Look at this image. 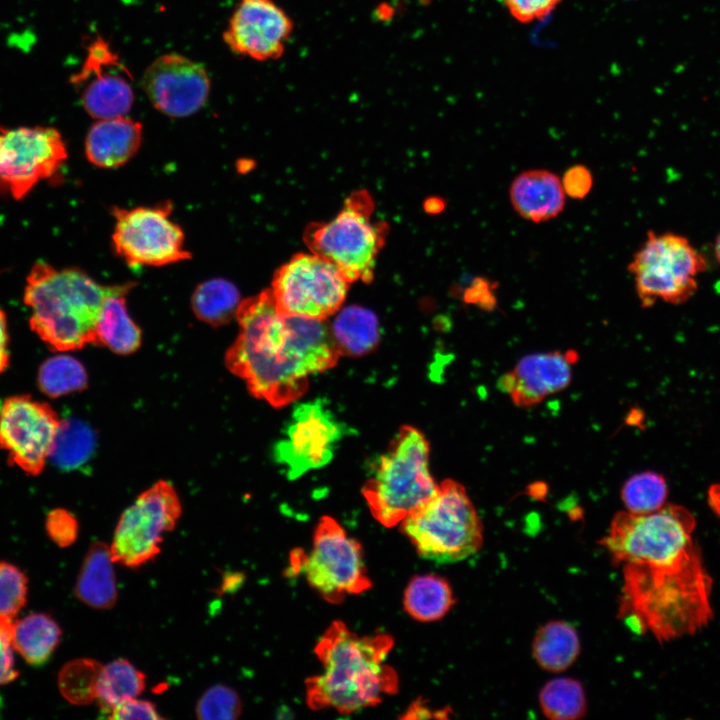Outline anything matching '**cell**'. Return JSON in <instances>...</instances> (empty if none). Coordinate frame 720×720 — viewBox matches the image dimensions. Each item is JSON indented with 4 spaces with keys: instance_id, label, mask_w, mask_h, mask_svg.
<instances>
[{
    "instance_id": "obj_22",
    "label": "cell",
    "mask_w": 720,
    "mask_h": 720,
    "mask_svg": "<svg viewBox=\"0 0 720 720\" xmlns=\"http://www.w3.org/2000/svg\"><path fill=\"white\" fill-rule=\"evenodd\" d=\"M142 124L127 116L97 120L85 139V154L99 168H117L137 153L142 142Z\"/></svg>"
},
{
    "instance_id": "obj_10",
    "label": "cell",
    "mask_w": 720,
    "mask_h": 720,
    "mask_svg": "<svg viewBox=\"0 0 720 720\" xmlns=\"http://www.w3.org/2000/svg\"><path fill=\"white\" fill-rule=\"evenodd\" d=\"M290 570L303 574L314 590L334 604L372 586L360 543L329 516L319 520L309 553L290 554Z\"/></svg>"
},
{
    "instance_id": "obj_6",
    "label": "cell",
    "mask_w": 720,
    "mask_h": 720,
    "mask_svg": "<svg viewBox=\"0 0 720 720\" xmlns=\"http://www.w3.org/2000/svg\"><path fill=\"white\" fill-rule=\"evenodd\" d=\"M695 526L692 513L680 505H664L647 514L618 512L601 545L617 565H677L699 553Z\"/></svg>"
},
{
    "instance_id": "obj_31",
    "label": "cell",
    "mask_w": 720,
    "mask_h": 720,
    "mask_svg": "<svg viewBox=\"0 0 720 720\" xmlns=\"http://www.w3.org/2000/svg\"><path fill=\"white\" fill-rule=\"evenodd\" d=\"M103 665L92 658L73 659L60 669L57 683L61 695L73 705H89L97 698Z\"/></svg>"
},
{
    "instance_id": "obj_14",
    "label": "cell",
    "mask_w": 720,
    "mask_h": 720,
    "mask_svg": "<svg viewBox=\"0 0 720 720\" xmlns=\"http://www.w3.org/2000/svg\"><path fill=\"white\" fill-rule=\"evenodd\" d=\"M67 157L63 137L53 127L0 128V192L25 198L56 174Z\"/></svg>"
},
{
    "instance_id": "obj_5",
    "label": "cell",
    "mask_w": 720,
    "mask_h": 720,
    "mask_svg": "<svg viewBox=\"0 0 720 720\" xmlns=\"http://www.w3.org/2000/svg\"><path fill=\"white\" fill-rule=\"evenodd\" d=\"M429 471V443L415 427L402 426L362 489L373 517L399 525L437 491Z\"/></svg>"
},
{
    "instance_id": "obj_16",
    "label": "cell",
    "mask_w": 720,
    "mask_h": 720,
    "mask_svg": "<svg viewBox=\"0 0 720 720\" xmlns=\"http://www.w3.org/2000/svg\"><path fill=\"white\" fill-rule=\"evenodd\" d=\"M60 425L49 404L27 395L9 397L0 403V450L10 464L38 475L51 455Z\"/></svg>"
},
{
    "instance_id": "obj_29",
    "label": "cell",
    "mask_w": 720,
    "mask_h": 720,
    "mask_svg": "<svg viewBox=\"0 0 720 720\" xmlns=\"http://www.w3.org/2000/svg\"><path fill=\"white\" fill-rule=\"evenodd\" d=\"M145 686V674L129 660L118 658L103 666L96 701L108 716L120 703L139 697Z\"/></svg>"
},
{
    "instance_id": "obj_44",
    "label": "cell",
    "mask_w": 720,
    "mask_h": 720,
    "mask_svg": "<svg viewBox=\"0 0 720 720\" xmlns=\"http://www.w3.org/2000/svg\"><path fill=\"white\" fill-rule=\"evenodd\" d=\"M407 712L406 718H431L437 717L436 714H438V712H433L427 706L418 702L412 704Z\"/></svg>"
},
{
    "instance_id": "obj_3",
    "label": "cell",
    "mask_w": 720,
    "mask_h": 720,
    "mask_svg": "<svg viewBox=\"0 0 720 720\" xmlns=\"http://www.w3.org/2000/svg\"><path fill=\"white\" fill-rule=\"evenodd\" d=\"M392 647L388 634L358 636L341 621L330 624L315 646L322 673L305 681L308 706L351 714L396 693L397 673L385 663Z\"/></svg>"
},
{
    "instance_id": "obj_15",
    "label": "cell",
    "mask_w": 720,
    "mask_h": 720,
    "mask_svg": "<svg viewBox=\"0 0 720 720\" xmlns=\"http://www.w3.org/2000/svg\"><path fill=\"white\" fill-rule=\"evenodd\" d=\"M345 425L320 399L297 404L273 456L289 479L328 464L345 435Z\"/></svg>"
},
{
    "instance_id": "obj_1",
    "label": "cell",
    "mask_w": 720,
    "mask_h": 720,
    "mask_svg": "<svg viewBox=\"0 0 720 720\" xmlns=\"http://www.w3.org/2000/svg\"><path fill=\"white\" fill-rule=\"evenodd\" d=\"M236 319L239 333L226 366L273 407L299 399L308 377L334 367L341 355L323 320L284 314L270 289L241 301Z\"/></svg>"
},
{
    "instance_id": "obj_36",
    "label": "cell",
    "mask_w": 720,
    "mask_h": 720,
    "mask_svg": "<svg viewBox=\"0 0 720 720\" xmlns=\"http://www.w3.org/2000/svg\"><path fill=\"white\" fill-rule=\"evenodd\" d=\"M195 712L201 720H234L241 715L242 702L233 688L217 684L202 694Z\"/></svg>"
},
{
    "instance_id": "obj_17",
    "label": "cell",
    "mask_w": 720,
    "mask_h": 720,
    "mask_svg": "<svg viewBox=\"0 0 720 720\" xmlns=\"http://www.w3.org/2000/svg\"><path fill=\"white\" fill-rule=\"evenodd\" d=\"M71 82L80 88L85 111L96 120L126 116L134 103L133 77L110 44L93 40L80 71Z\"/></svg>"
},
{
    "instance_id": "obj_43",
    "label": "cell",
    "mask_w": 720,
    "mask_h": 720,
    "mask_svg": "<svg viewBox=\"0 0 720 720\" xmlns=\"http://www.w3.org/2000/svg\"><path fill=\"white\" fill-rule=\"evenodd\" d=\"M9 335L5 313L0 309V374L9 364Z\"/></svg>"
},
{
    "instance_id": "obj_25",
    "label": "cell",
    "mask_w": 720,
    "mask_h": 720,
    "mask_svg": "<svg viewBox=\"0 0 720 720\" xmlns=\"http://www.w3.org/2000/svg\"><path fill=\"white\" fill-rule=\"evenodd\" d=\"M61 636L59 624L45 613H31L13 622V648L32 666H40L48 661L58 647Z\"/></svg>"
},
{
    "instance_id": "obj_21",
    "label": "cell",
    "mask_w": 720,
    "mask_h": 720,
    "mask_svg": "<svg viewBox=\"0 0 720 720\" xmlns=\"http://www.w3.org/2000/svg\"><path fill=\"white\" fill-rule=\"evenodd\" d=\"M561 179L546 169H531L518 174L509 188L514 210L522 218L546 222L557 217L565 207Z\"/></svg>"
},
{
    "instance_id": "obj_12",
    "label": "cell",
    "mask_w": 720,
    "mask_h": 720,
    "mask_svg": "<svg viewBox=\"0 0 720 720\" xmlns=\"http://www.w3.org/2000/svg\"><path fill=\"white\" fill-rule=\"evenodd\" d=\"M349 283L333 263L311 252L282 265L270 290L284 314L324 320L340 309Z\"/></svg>"
},
{
    "instance_id": "obj_35",
    "label": "cell",
    "mask_w": 720,
    "mask_h": 720,
    "mask_svg": "<svg viewBox=\"0 0 720 720\" xmlns=\"http://www.w3.org/2000/svg\"><path fill=\"white\" fill-rule=\"evenodd\" d=\"M38 384L45 394L59 397L84 389L87 385V373L77 359L58 355L41 365Z\"/></svg>"
},
{
    "instance_id": "obj_30",
    "label": "cell",
    "mask_w": 720,
    "mask_h": 720,
    "mask_svg": "<svg viewBox=\"0 0 720 720\" xmlns=\"http://www.w3.org/2000/svg\"><path fill=\"white\" fill-rule=\"evenodd\" d=\"M240 302L237 287L221 278L202 282L192 295L193 312L212 326L223 325L236 316Z\"/></svg>"
},
{
    "instance_id": "obj_28",
    "label": "cell",
    "mask_w": 720,
    "mask_h": 720,
    "mask_svg": "<svg viewBox=\"0 0 720 720\" xmlns=\"http://www.w3.org/2000/svg\"><path fill=\"white\" fill-rule=\"evenodd\" d=\"M331 332L340 354L361 356L375 349L379 341L376 315L361 306L342 309L336 316Z\"/></svg>"
},
{
    "instance_id": "obj_42",
    "label": "cell",
    "mask_w": 720,
    "mask_h": 720,
    "mask_svg": "<svg viewBox=\"0 0 720 720\" xmlns=\"http://www.w3.org/2000/svg\"><path fill=\"white\" fill-rule=\"evenodd\" d=\"M561 183L566 195L580 200L585 198L591 191L593 176L586 166L574 165L565 171Z\"/></svg>"
},
{
    "instance_id": "obj_11",
    "label": "cell",
    "mask_w": 720,
    "mask_h": 720,
    "mask_svg": "<svg viewBox=\"0 0 720 720\" xmlns=\"http://www.w3.org/2000/svg\"><path fill=\"white\" fill-rule=\"evenodd\" d=\"M181 512L170 483L161 480L142 492L116 525L110 546L114 562L135 569L155 559L164 534L175 528Z\"/></svg>"
},
{
    "instance_id": "obj_47",
    "label": "cell",
    "mask_w": 720,
    "mask_h": 720,
    "mask_svg": "<svg viewBox=\"0 0 720 720\" xmlns=\"http://www.w3.org/2000/svg\"><path fill=\"white\" fill-rule=\"evenodd\" d=\"M714 254L718 264L720 265V232L714 242Z\"/></svg>"
},
{
    "instance_id": "obj_13",
    "label": "cell",
    "mask_w": 720,
    "mask_h": 720,
    "mask_svg": "<svg viewBox=\"0 0 720 720\" xmlns=\"http://www.w3.org/2000/svg\"><path fill=\"white\" fill-rule=\"evenodd\" d=\"M170 201L132 209L114 208L113 248L130 266H164L191 257Z\"/></svg>"
},
{
    "instance_id": "obj_37",
    "label": "cell",
    "mask_w": 720,
    "mask_h": 720,
    "mask_svg": "<svg viewBox=\"0 0 720 720\" xmlns=\"http://www.w3.org/2000/svg\"><path fill=\"white\" fill-rule=\"evenodd\" d=\"M28 579L12 563L0 561V617L14 619L26 603Z\"/></svg>"
},
{
    "instance_id": "obj_4",
    "label": "cell",
    "mask_w": 720,
    "mask_h": 720,
    "mask_svg": "<svg viewBox=\"0 0 720 720\" xmlns=\"http://www.w3.org/2000/svg\"><path fill=\"white\" fill-rule=\"evenodd\" d=\"M119 287L103 286L77 268L57 269L39 261L32 266L24 288L30 327L57 351L96 343L101 306Z\"/></svg>"
},
{
    "instance_id": "obj_39",
    "label": "cell",
    "mask_w": 720,
    "mask_h": 720,
    "mask_svg": "<svg viewBox=\"0 0 720 720\" xmlns=\"http://www.w3.org/2000/svg\"><path fill=\"white\" fill-rule=\"evenodd\" d=\"M509 13L522 23H530L547 16L560 0H499Z\"/></svg>"
},
{
    "instance_id": "obj_24",
    "label": "cell",
    "mask_w": 720,
    "mask_h": 720,
    "mask_svg": "<svg viewBox=\"0 0 720 720\" xmlns=\"http://www.w3.org/2000/svg\"><path fill=\"white\" fill-rule=\"evenodd\" d=\"M132 286L129 283L120 285L118 290L108 295L96 322V344H103L119 354L132 353L141 344V331L131 319L125 301V295Z\"/></svg>"
},
{
    "instance_id": "obj_20",
    "label": "cell",
    "mask_w": 720,
    "mask_h": 720,
    "mask_svg": "<svg viewBox=\"0 0 720 720\" xmlns=\"http://www.w3.org/2000/svg\"><path fill=\"white\" fill-rule=\"evenodd\" d=\"M577 360L571 350L527 355L499 379L498 387L515 405L534 406L569 385Z\"/></svg>"
},
{
    "instance_id": "obj_32",
    "label": "cell",
    "mask_w": 720,
    "mask_h": 720,
    "mask_svg": "<svg viewBox=\"0 0 720 720\" xmlns=\"http://www.w3.org/2000/svg\"><path fill=\"white\" fill-rule=\"evenodd\" d=\"M542 712L553 720H575L586 712V697L582 684L572 678H557L547 682L539 694Z\"/></svg>"
},
{
    "instance_id": "obj_26",
    "label": "cell",
    "mask_w": 720,
    "mask_h": 720,
    "mask_svg": "<svg viewBox=\"0 0 720 720\" xmlns=\"http://www.w3.org/2000/svg\"><path fill=\"white\" fill-rule=\"evenodd\" d=\"M455 599L448 581L435 574L414 576L403 597L405 611L420 622H433L443 618Z\"/></svg>"
},
{
    "instance_id": "obj_19",
    "label": "cell",
    "mask_w": 720,
    "mask_h": 720,
    "mask_svg": "<svg viewBox=\"0 0 720 720\" xmlns=\"http://www.w3.org/2000/svg\"><path fill=\"white\" fill-rule=\"evenodd\" d=\"M141 84L152 105L174 118L199 111L211 90L206 68L178 53L157 57L144 71Z\"/></svg>"
},
{
    "instance_id": "obj_23",
    "label": "cell",
    "mask_w": 720,
    "mask_h": 720,
    "mask_svg": "<svg viewBox=\"0 0 720 720\" xmlns=\"http://www.w3.org/2000/svg\"><path fill=\"white\" fill-rule=\"evenodd\" d=\"M110 546L94 541L87 550L74 586L75 597L99 610L111 609L118 599Z\"/></svg>"
},
{
    "instance_id": "obj_33",
    "label": "cell",
    "mask_w": 720,
    "mask_h": 720,
    "mask_svg": "<svg viewBox=\"0 0 720 720\" xmlns=\"http://www.w3.org/2000/svg\"><path fill=\"white\" fill-rule=\"evenodd\" d=\"M95 447V434L84 423L61 421L50 458L60 467L73 469L88 460Z\"/></svg>"
},
{
    "instance_id": "obj_27",
    "label": "cell",
    "mask_w": 720,
    "mask_h": 720,
    "mask_svg": "<svg viewBox=\"0 0 720 720\" xmlns=\"http://www.w3.org/2000/svg\"><path fill=\"white\" fill-rule=\"evenodd\" d=\"M537 664L546 671L560 672L569 668L580 653L576 629L564 621H551L537 631L532 645Z\"/></svg>"
},
{
    "instance_id": "obj_2",
    "label": "cell",
    "mask_w": 720,
    "mask_h": 720,
    "mask_svg": "<svg viewBox=\"0 0 720 720\" xmlns=\"http://www.w3.org/2000/svg\"><path fill=\"white\" fill-rule=\"evenodd\" d=\"M619 617L635 632L669 641L700 630L712 617V580L700 552L673 566L623 565Z\"/></svg>"
},
{
    "instance_id": "obj_18",
    "label": "cell",
    "mask_w": 720,
    "mask_h": 720,
    "mask_svg": "<svg viewBox=\"0 0 720 720\" xmlns=\"http://www.w3.org/2000/svg\"><path fill=\"white\" fill-rule=\"evenodd\" d=\"M294 32V21L276 0H239L223 40L236 55L258 62L283 56Z\"/></svg>"
},
{
    "instance_id": "obj_40",
    "label": "cell",
    "mask_w": 720,
    "mask_h": 720,
    "mask_svg": "<svg viewBox=\"0 0 720 720\" xmlns=\"http://www.w3.org/2000/svg\"><path fill=\"white\" fill-rule=\"evenodd\" d=\"M14 619L0 617V686L17 679L12 644Z\"/></svg>"
},
{
    "instance_id": "obj_9",
    "label": "cell",
    "mask_w": 720,
    "mask_h": 720,
    "mask_svg": "<svg viewBox=\"0 0 720 720\" xmlns=\"http://www.w3.org/2000/svg\"><path fill=\"white\" fill-rule=\"evenodd\" d=\"M373 204L366 192L353 193L337 216L313 224L305 232L312 253L333 263L349 280L369 281L384 242V224L372 220Z\"/></svg>"
},
{
    "instance_id": "obj_45",
    "label": "cell",
    "mask_w": 720,
    "mask_h": 720,
    "mask_svg": "<svg viewBox=\"0 0 720 720\" xmlns=\"http://www.w3.org/2000/svg\"><path fill=\"white\" fill-rule=\"evenodd\" d=\"M244 576L240 573H232L227 575L222 582L220 592L235 591L242 584Z\"/></svg>"
},
{
    "instance_id": "obj_41",
    "label": "cell",
    "mask_w": 720,
    "mask_h": 720,
    "mask_svg": "<svg viewBox=\"0 0 720 720\" xmlns=\"http://www.w3.org/2000/svg\"><path fill=\"white\" fill-rule=\"evenodd\" d=\"M107 717L114 720L163 719L153 702L138 697L120 703Z\"/></svg>"
},
{
    "instance_id": "obj_34",
    "label": "cell",
    "mask_w": 720,
    "mask_h": 720,
    "mask_svg": "<svg viewBox=\"0 0 720 720\" xmlns=\"http://www.w3.org/2000/svg\"><path fill=\"white\" fill-rule=\"evenodd\" d=\"M668 487L665 478L645 471L631 476L623 485L621 497L628 512L647 514L666 505Z\"/></svg>"
},
{
    "instance_id": "obj_38",
    "label": "cell",
    "mask_w": 720,
    "mask_h": 720,
    "mask_svg": "<svg viewBox=\"0 0 720 720\" xmlns=\"http://www.w3.org/2000/svg\"><path fill=\"white\" fill-rule=\"evenodd\" d=\"M49 538L59 547L71 546L78 537L79 525L74 515L65 509H54L46 517Z\"/></svg>"
},
{
    "instance_id": "obj_46",
    "label": "cell",
    "mask_w": 720,
    "mask_h": 720,
    "mask_svg": "<svg viewBox=\"0 0 720 720\" xmlns=\"http://www.w3.org/2000/svg\"><path fill=\"white\" fill-rule=\"evenodd\" d=\"M708 503L712 510L720 517V484H714L709 488Z\"/></svg>"
},
{
    "instance_id": "obj_8",
    "label": "cell",
    "mask_w": 720,
    "mask_h": 720,
    "mask_svg": "<svg viewBox=\"0 0 720 720\" xmlns=\"http://www.w3.org/2000/svg\"><path fill=\"white\" fill-rule=\"evenodd\" d=\"M707 260L688 238L672 232L649 231L628 265L643 307L657 301L682 304L698 289Z\"/></svg>"
},
{
    "instance_id": "obj_7",
    "label": "cell",
    "mask_w": 720,
    "mask_h": 720,
    "mask_svg": "<svg viewBox=\"0 0 720 720\" xmlns=\"http://www.w3.org/2000/svg\"><path fill=\"white\" fill-rule=\"evenodd\" d=\"M400 529L424 559L453 563L476 553L483 527L465 488L446 479L436 493L409 514Z\"/></svg>"
}]
</instances>
